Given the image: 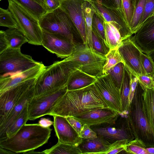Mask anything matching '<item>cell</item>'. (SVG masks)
<instances>
[{"instance_id":"obj_44","label":"cell","mask_w":154,"mask_h":154,"mask_svg":"<svg viewBox=\"0 0 154 154\" xmlns=\"http://www.w3.org/2000/svg\"><path fill=\"white\" fill-rule=\"evenodd\" d=\"M66 118L70 125L77 131L80 136L81 131L83 126L82 123L73 117L68 116L66 117Z\"/></svg>"},{"instance_id":"obj_41","label":"cell","mask_w":154,"mask_h":154,"mask_svg":"<svg viewBox=\"0 0 154 154\" xmlns=\"http://www.w3.org/2000/svg\"><path fill=\"white\" fill-rule=\"evenodd\" d=\"M154 12V0H146L143 13L138 26V30L147 19L152 16Z\"/></svg>"},{"instance_id":"obj_42","label":"cell","mask_w":154,"mask_h":154,"mask_svg":"<svg viewBox=\"0 0 154 154\" xmlns=\"http://www.w3.org/2000/svg\"><path fill=\"white\" fill-rule=\"evenodd\" d=\"M137 78L143 90L146 88L154 89V81L152 77L147 75H141Z\"/></svg>"},{"instance_id":"obj_12","label":"cell","mask_w":154,"mask_h":154,"mask_svg":"<svg viewBox=\"0 0 154 154\" xmlns=\"http://www.w3.org/2000/svg\"><path fill=\"white\" fill-rule=\"evenodd\" d=\"M36 78L26 80L0 93V125L19 98L35 84Z\"/></svg>"},{"instance_id":"obj_29","label":"cell","mask_w":154,"mask_h":154,"mask_svg":"<svg viewBox=\"0 0 154 154\" xmlns=\"http://www.w3.org/2000/svg\"><path fill=\"white\" fill-rule=\"evenodd\" d=\"M25 104L22 111L8 128L5 132V138H10L14 135L28 119V103Z\"/></svg>"},{"instance_id":"obj_20","label":"cell","mask_w":154,"mask_h":154,"mask_svg":"<svg viewBox=\"0 0 154 154\" xmlns=\"http://www.w3.org/2000/svg\"><path fill=\"white\" fill-rule=\"evenodd\" d=\"M91 128L96 133L97 136L103 137L110 142L125 139L131 141L134 138L130 130L123 128L106 126Z\"/></svg>"},{"instance_id":"obj_5","label":"cell","mask_w":154,"mask_h":154,"mask_svg":"<svg viewBox=\"0 0 154 154\" xmlns=\"http://www.w3.org/2000/svg\"><path fill=\"white\" fill-rule=\"evenodd\" d=\"M65 58L75 68L90 75L97 77L103 75L106 57L83 43L76 42L72 54Z\"/></svg>"},{"instance_id":"obj_40","label":"cell","mask_w":154,"mask_h":154,"mask_svg":"<svg viewBox=\"0 0 154 154\" xmlns=\"http://www.w3.org/2000/svg\"><path fill=\"white\" fill-rule=\"evenodd\" d=\"M131 141L128 139L118 140L111 143L105 154H115L124 150L125 145Z\"/></svg>"},{"instance_id":"obj_35","label":"cell","mask_w":154,"mask_h":154,"mask_svg":"<svg viewBox=\"0 0 154 154\" xmlns=\"http://www.w3.org/2000/svg\"><path fill=\"white\" fill-rule=\"evenodd\" d=\"M92 39L93 50L100 55L105 56L110 50L104 41L93 29Z\"/></svg>"},{"instance_id":"obj_39","label":"cell","mask_w":154,"mask_h":154,"mask_svg":"<svg viewBox=\"0 0 154 154\" xmlns=\"http://www.w3.org/2000/svg\"><path fill=\"white\" fill-rule=\"evenodd\" d=\"M122 2L123 15L130 27L134 12L133 7L131 0H122Z\"/></svg>"},{"instance_id":"obj_37","label":"cell","mask_w":154,"mask_h":154,"mask_svg":"<svg viewBox=\"0 0 154 154\" xmlns=\"http://www.w3.org/2000/svg\"><path fill=\"white\" fill-rule=\"evenodd\" d=\"M141 62L143 66L147 75L152 77L154 75V61L149 54L142 52Z\"/></svg>"},{"instance_id":"obj_13","label":"cell","mask_w":154,"mask_h":154,"mask_svg":"<svg viewBox=\"0 0 154 154\" xmlns=\"http://www.w3.org/2000/svg\"><path fill=\"white\" fill-rule=\"evenodd\" d=\"M76 43L61 35L43 31L42 45L61 59L72 54Z\"/></svg>"},{"instance_id":"obj_24","label":"cell","mask_w":154,"mask_h":154,"mask_svg":"<svg viewBox=\"0 0 154 154\" xmlns=\"http://www.w3.org/2000/svg\"><path fill=\"white\" fill-rule=\"evenodd\" d=\"M131 75L130 72L125 66L123 77L120 90L123 110L122 114H126L129 109L130 105L129 98Z\"/></svg>"},{"instance_id":"obj_57","label":"cell","mask_w":154,"mask_h":154,"mask_svg":"<svg viewBox=\"0 0 154 154\" xmlns=\"http://www.w3.org/2000/svg\"><path fill=\"white\" fill-rule=\"evenodd\" d=\"M152 16H154V12H153V15H152Z\"/></svg>"},{"instance_id":"obj_22","label":"cell","mask_w":154,"mask_h":154,"mask_svg":"<svg viewBox=\"0 0 154 154\" xmlns=\"http://www.w3.org/2000/svg\"><path fill=\"white\" fill-rule=\"evenodd\" d=\"M97 80V78L77 69L72 74L67 85L68 91L77 90L89 86Z\"/></svg>"},{"instance_id":"obj_23","label":"cell","mask_w":154,"mask_h":154,"mask_svg":"<svg viewBox=\"0 0 154 154\" xmlns=\"http://www.w3.org/2000/svg\"><path fill=\"white\" fill-rule=\"evenodd\" d=\"M106 43L110 49L118 48L123 41L120 33L113 23L104 21Z\"/></svg>"},{"instance_id":"obj_8","label":"cell","mask_w":154,"mask_h":154,"mask_svg":"<svg viewBox=\"0 0 154 154\" xmlns=\"http://www.w3.org/2000/svg\"><path fill=\"white\" fill-rule=\"evenodd\" d=\"M39 22L43 31L61 35L76 42L72 22L60 7L51 11L47 12Z\"/></svg>"},{"instance_id":"obj_28","label":"cell","mask_w":154,"mask_h":154,"mask_svg":"<svg viewBox=\"0 0 154 154\" xmlns=\"http://www.w3.org/2000/svg\"><path fill=\"white\" fill-rule=\"evenodd\" d=\"M41 154H82V152L78 146L58 141L51 148L41 152Z\"/></svg>"},{"instance_id":"obj_43","label":"cell","mask_w":154,"mask_h":154,"mask_svg":"<svg viewBox=\"0 0 154 154\" xmlns=\"http://www.w3.org/2000/svg\"><path fill=\"white\" fill-rule=\"evenodd\" d=\"M89 125L84 124L81 131L80 136L82 139H91L97 138L96 133Z\"/></svg>"},{"instance_id":"obj_46","label":"cell","mask_w":154,"mask_h":154,"mask_svg":"<svg viewBox=\"0 0 154 154\" xmlns=\"http://www.w3.org/2000/svg\"><path fill=\"white\" fill-rule=\"evenodd\" d=\"M47 12L53 11L60 6V0H44Z\"/></svg>"},{"instance_id":"obj_26","label":"cell","mask_w":154,"mask_h":154,"mask_svg":"<svg viewBox=\"0 0 154 154\" xmlns=\"http://www.w3.org/2000/svg\"><path fill=\"white\" fill-rule=\"evenodd\" d=\"M143 106L150 126L154 133V89L143 90Z\"/></svg>"},{"instance_id":"obj_47","label":"cell","mask_w":154,"mask_h":154,"mask_svg":"<svg viewBox=\"0 0 154 154\" xmlns=\"http://www.w3.org/2000/svg\"><path fill=\"white\" fill-rule=\"evenodd\" d=\"M9 48V45L6 38L5 31L1 30L0 31V54Z\"/></svg>"},{"instance_id":"obj_2","label":"cell","mask_w":154,"mask_h":154,"mask_svg":"<svg viewBox=\"0 0 154 154\" xmlns=\"http://www.w3.org/2000/svg\"><path fill=\"white\" fill-rule=\"evenodd\" d=\"M52 129L38 123L24 125L13 136L0 139V147L14 153L33 151L46 143Z\"/></svg>"},{"instance_id":"obj_58","label":"cell","mask_w":154,"mask_h":154,"mask_svg":"<svg viewBox=\"0 0 154 154\" xmlns=\"http://www.w3.org/2000/svg\"><path fill=\"white\" fill-rule=\"evenodd\" d=\"M2 0H0V1H2Z\"/></svg>"},{"instance_id":"obj_11","label":"cell","mask_w":154,"mask_h":154,"mask_svg":"<svg viewBox=\"0 0 154 154\" xmlns=\"http://www.w3.org/2000/svg\"><path fill=\"white\" fill-rule=\"evenodd\" d=\"M94 85L108 107L122 114L120 91L112 80L109 73L97 77Z\"/></svg>"},{"instance_id":"obj_25","label":"cell","mask_w":154,"mask_h":154,"mask_svg":"<svg viewBox=\"0 0 154 154\" xmlns=\"http://www.w3.org/2000/svg\"><path fill=\"white\" fill-rule=\"evenodd\" d=\"M38 20L46 12V9L35 0H11Z\"/></svg>"},{"instance_id":"obj_14","label":"cell","mask_w":154,"mask_h":154,"mask_svg":"<svg viewBox=\"0 0 154 154\" xmlns=\"http://www.w3.org/2000/svg\"><path fill=\"white\" fill-rule=\"evenodd\" d=\"M60 7L75 26L82 43L88 45L86 24L81 0H60Z\"/></svg>"},{"instance_id":"obj_9","label":"cell","mask_w":154,"mask_h":154,"mask_svg":"<svg viewBox=\"0 0 154 154\" xmlns=\"http://www.w3.org/2000/svg\"><path fill=\"white\" fill-rule=\"evenodd\" d=\"M125 66L137 77L146 74L142 64V51L131 36L123 41L118 48ZM147 75V74H146Z\"/></svg>"},{"instance_id":"obj_18","label":"cell","mask_w":154,"mask_h":154,"mask_svg":"<svg viewBox=\"0 0 154 154\" xmlns=\"http://www.w3.org/2000/svg\"><path fill=\"white\" fill-rule=\"evenodd\" d=\"M35 84L30 87L19 98L4 122L0 125V139L5 138V132L7 129L21 112L26 103L29 101L34 97Z\"/></svg>"},{"instance_id":"obj_31","label":"cell","mask_w":154,"mask_h":154,"mask_svg":"<svg viewBox=\"0 0 154 154\" xmlns=\"http://www.w3.org/2000/svg\"><path fill=\"white\" fill-rule=\"evenodd\" d=\"M146 1V0H138L134 9L130 25L133 35L135 34L138 30V26L143 14Z\"/></svg>"},{"instance_id":"obj_51","label":"cell","mask_w":154,"mask_h":154,"mask_svg":"<svg viewBox=\"0 0 154 154\" xmlns=\"http://www.w3.org/2000/svg\"><path fill=\"white\" fill-rule=\"evenodd\" d=\"M145 149L149 154H154V147H147Z\"/></svg>"},{"instance_id":"obj_50","label":"cell","mask_w":154,"mask_h":154,"mask_svg":"<svg viewBox=\"0 0 154 154\" xmlns=\"http://www.w3.org/2000/svg\"><path fill=\"white\" fill-rule=\"evenodd\" d=\"M15 153L14 152L8 150V149L3 148L0 147V154H12Z\"/></svg>"},{"instance_id":"obj_15","label":"cell","mask_w":154,"mask_h":154,"mask_svg":"<svg viewBox=\"0 0 154 154\" xmlns=\"http://www.w3.org/2000/svg\"><path fill=\"white\" fill-rule=\"evenodd\" d=\"M119 115L108 107L96 109L74 117L83 125L86 124L91 127L102 124H114Z\"/></svg>"},{"instance_id":"obj_4","label":"cell","mask_w":154,"mask_h":154,"mask_svg":"<svg viewBox=\"0 0 154 154\" xmlns=\"http://www.w3.org/2000/svg\"><path fill=\"white\" fill-rule=\"evenodd\" d=\"M143 92L139 83L128 111L126 122L135 139L145 147H154V133L150 126L145 112Z\"/></svg>"},{"instance_id":"obj_33","label":"cell","mask_w":154,"mask_h":154,"mask_svg":"<svg viewBox=\"0 0 154 154\" xmlns=\"http://www.w3.org/2000/svg\"><path fill=\"white\" fill-rule=\"evenodd\" d=\"M125 65L120 62L112 68L108 72L115 84L120 91L123 80Z\"/></svg>"},{"instance_id":"obj_19","label":"cell","mask_w":154,"mask_h":154,"mask_svg":"<svg viewBox=\"0 0 154 154\" xmlns=\"http://www.w3.org/2000/svg\"><path fill=\"white\" fill-rule=\"evenodd\" d=\"M45 67L41 62L35 67L16 75L0 78V93L26 80L37 77Z\"/></svg>"},{"instance_id":"obj_21","label":"cell","mask_w":154,"mask_h":154,"mask_svg":"<svg viewBox=\"0 0 154 154\" xmlns=\"http://www.w3.org/2000/svg\"><path fill=\"white\" fill-rule=\"evenodd\" d=\"M112 143L104 138L98 136L97 138L83 139L78 146L82 154H105Z\"/></svg>"},{"instance_id":"obj_1","label":"cell","mask_w":154,"mask_h":154,"mask_svg":"<svg viewBox=\"0 0 154 154\" xmlns=\"http://www.w3.org/2000/svg\"><path fill=\"white\" fill-rule=\"evenodd\" d=\"M108 107L94 84L82 89L67 91L48 115L74 117L96 109Z\"/></svg>"},{"instance_id":"obj_17","label":"cell","mask_w":154,"mask_h":154,"mask_svg":"<svg viewBox=\"0 0 154 154\" xmlns=\"http://www.w3.org/2000/svg\"><path fill=\"white\" fill-rule=\"evenodd\" d=\"M133 37L143 52L154 53V16L147 19Z\"/></svg>"},{"instance_id":"obj_48","label":"cell","mask_w":154,"mask_h":154,"mask_svg":"<svg viewBox=\"0 0 154 154\" xmlns=\"http://www.w3.org/2000/svg\"><path fill=\"white\" fill-rule=\"evenodd\" d=\"M54 121H52L48 118H41L38 122V124L42 127L45 128H49L52 125H53Z\"/></svg>"},{"instance_id":"obj_53","label":"cell","mask_w":154,"mask_h":154,"mask_svg":"<svg viewBox=\"0 0 154 154\" xmlns=\"http://www.w3.org/2000/svg\"><path fill=\"white\" fill-rule=\"evenodd\" d=\"M132 4L133 5V8H134V9L137 3V2L138 1V0H131Z\"/></svg>"},{"instance_id":"obj_16","label":"cell","mask_w":154,"mask_h":154,"mask_svg":"<svg viewBox=\"0 0 154 154\" xmlns=\"http://www.w3.org/2000/svg\"><path fill=\"white\" fill-rule=\"evenodd\" d=\"M53 126L58 141L79 146L83 139L73 128L66 117L58 115L53 116Z\"/></svg>"},{"instance_id":"obj_55","label":"cell","mask_w":154,"mask_h":154,"mask_svg":"<svg viewBox=\"0 0 154 154\" xmlns=\"http://www.w3.org/2000/svg\"><path fill=\"white\" fill-rule=\"evenodd\" d=\"M99 0L101 1L102 2V1H106L107 0ZM111 1H114V2H115L114 0H111Z\"/></svg>"},{"instance_id":"obj_52","label":"cell","mask_w":154,"mask_h":154,"mask_svg":"<svg viewBox=\"0 0 154 154\" xmlns=\"http://www.w3.org/2000/svg\"><path fill=\"white\" fill-rule=\"evenodd\" d=\"M38 3L42 5L45 9V4L44 0H35Z\"/></svg>"},{"instance_id":"obj_7","label":"cell","mask_w":154,"mask_h":154,"mask_svg":"<svg viewBox=\"0 0 154 154\" xmlns=\"http://www.w3.org/2000/svg\"><path fill=\"white\" fill-rule=\"evenodd\" d=\"M8 9L16 21L18 29L24 35L30 44L42 45L43 30L39 21L11 0H8Z\"/></svg>"},{"instance_id":"obj_34","label":"cell","mask_w":154,"mask_h":154,"mask_svg":"<svg viewBox=\"0 0 154 154\" xmlns=\"http://www.w3.org/2000/svg\"><path fill=\"white\" fill-rule=\"evenodd\" d=\"M0 26L8 28L18 29L17 23L8 8H0Z\"/></svg>"},{"instance_id":"obj_49","label":"cell","mask_w":154,"mask_h":154,"mask_svg":"<svg viewBox=\"0 0 154 154\" xmlns=\"http://www.w3.org/2000/svg\"><path fill=\"white\" fill-rule=\"evenodd\" d=\"M114 1L116 7L119 11V13L124 17L122 11V0H114Z\"/></svg>"},{"instance_id":"obj_54","label":"cell","mask_w":154,"mask_h":154,"mask_svg":"<svg viewBox=\"0 0 154 154\" xmlns=\"http://www.w3.org/2000/svg\"><path fill=\"white\" fill-rule=\"evenodd\" d=\"M150 55L152 57L154 61V53H151L150 54Z\"/></svg>"},{"instance_id":"obj_45","label":"cell","mask_w":154,"mask_h":154,"mask_svg":"<svg viewBox=\"0 0 154 154\" xmlns=\"http://www.w3.org/2000/svg\"><path fill=\"white\" fill-rule=\"evenodd\" d=\"M138 83L139 82L138 78L132 74L129 98L130 104L133 99L134 93Z\"/></svg>"},{"instance_id":"obj_30","label":"cell","mask_w":154,"mask_h":154,"mask_svg":"<svg viewBox=\"0 0 154 154\" xmlns=\"http://www.w3.org/2000/svg\"><path fill=\"white\" fill-rule=\"evenodd\" d=\"M9 48H20L21 46L28 41L24 35L17 29L8 28L5 31Z\"/></svg>"},{"instance_id":"obj_6","label":"cell","mask_w":154,"mask_h":154,"mask_svg":"<svg viewBox=\"0 0 154 154\" xmlns=\"http://www.w3.org/2000/svg\"><path fill=\"white\" fill-rule=\"evenodd\" d=\"M29 55L23 54L20 48H8L0 54V78L10 77L40 64Z\"/></svg>"},{"instance_id":"obj_32","label":"cell","mask_w":154,"mask_h":154,"mask_svg":"<svg viewBox=\"0 0 154 154\" xmlns=\"http://www.w3.org/2000/svg\"><path fill=\"white\" fill-rule=\"evenodd\" d=\"M105 56L106 60L103 68V75L107 73L110 70L119 63H123L118 48L110 49Z\"/></svg>"},{"instance_id":"obj_36","label":"cell","mask_w":154,"mask_h":154,"mask_svg":"<svg viewBox=\"0 0 154 154\" xmlns=\"http://www.w3.org/2000/svg\"><path fill=\"white\" fill-rule=\"evenodd\" d=\"M145 146L137 139L132 140L125 145V149L128 153L149 154Z\"/></svg>"},{"instance_id":"obj_38","label":"cell","mask_w":154,"mask_h":154,"mask_svg":"<svg viewBox=\"0 0 154 154\" xmlns=\"http://www.w3.org/2000/svg\"><path fill=\"white\" fill-rule=\"evenodd\" d=\"M92 27L93 29L106 43L105 29L103 22L101 20L95 13L94 14L93 17Z\"/></svg>"},{"instance_id":"obj_10","label":"cell","mask_w":154,"mask_h":154,"mask_svg":"<svg viewBox=\"0 0 154 154\" xmlns=\"http://www.w3.org/2000/svg\"><path fill=\"white\" fill-rule=\"evenodd\" d=\"M67 91L66 86L51 93L34 97L28 103L29 120H34L48 115L51 108Z\"/></svg>"},{"instance_id":"obj_56","label":"cell","mask_w":154,"mask_h":154,"mask_svg":"<svg viewBox=\"0 0 154 154\" xmlns=\"http://www.w3.org/2000/svg\"><path fill=\"white\" fill-rule=\"evenodd\" d=\"M152 78L153 81H154V75H153V76L152 77Z\"/></svg>"},{"instance_id":"obj_3","label":"cell","mask_w":154,"mask_h":154,"mask_svg":"<svg viewBox=\"0 0 154 154\" xmlns=\"http://www.w3.org/2000/svg\"><path fill=\"white\" fill-rule=\"evenodd\" d=\"M77 69L66 58L46 66L36 78L34 97L51 93L66 86Z\"/></svg>"},{"instance_id":"obj_27","label":"cell","mask_w":154,"mask_h":154,"mask_svg":"<svg viewBox=\"0 0 154 154\" xmlns=\"http://www.w3.org/2000/svg\"><path fill=\"white\" fill-rule=\"evenodd\" d=\"M92 5L87 2L82 3V11L85 23L87 45L93 50L92 34V22L94 14L95 12Z\"/></svg>"}]
</instances>
